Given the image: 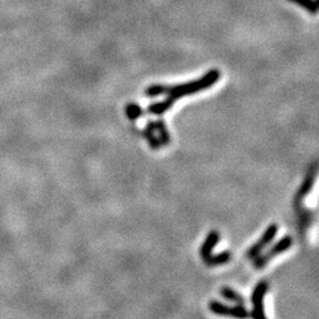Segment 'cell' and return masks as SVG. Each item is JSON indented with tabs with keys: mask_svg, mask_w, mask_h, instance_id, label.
Returning <instances> with one entry per match:
<instances>
[{
	"mask_svg": "<svg viewBox=\"0 0 319 319\" xmlns=\"http://www.w3.org/2000/svg\"><path fill=\"white\" fill-rule=\"evenodd\" d=\"M168 91H169V88L165 87V85H151V87L147 89L146 94L148 96H151V97H154V96L166 94V92H168Z\"/></svg>",
	"mask_w": 319,
	"mask_h": 319,
	"instance_id": "obj_13",
	"label": "cell"
},
{
	"mask_svg": "<svg viewBox=\"0 0 319 319\" xmlns=\"http://www.w3.org/2000/svg\"><path fill=\"white\" fill-rule=\"evenodd\" d=\"M220 295L224 297V298L231 300L233 303H236L238 305H245V299L243 296H240L238 292H235L234 290H232L231 287H221Z\"/></svg>",
	"mask_w": 319,
	"mask_h": 319,
	"instance_id": "obj_7",
	"label": "cell"
},
{
	"mask_svg": "<svg viewBox=\"0 0 319 319\" xmlns=\"http://www.w3.org/2000/svg\"><path fill=\"white\" fill-rule=\"evenodd\" d=\"M175 99L169 97L167 98L166 101L163 102H160V103H155V104H151L149 108H148V111L151 114H155V115H161L163 113H166L167 110L170 109V107L173 105V103Z\"/></svg>",
	"mask_w": 319,
	"mask_h": 319,
	"instance_id": "obj_8",
	"label": "cell"
},
{
	"mask_svg": "<svg viewBox=\"0 0 319 319\" xmlns=\"http://www.w3.org/2000/svg\"><path fill=\"white\" fill-rule=\"evenodd\" d=\"M219 77H220V72H219L218 70H212V71H209L207 75L203 76L202 78H200L199 81H194L191 82V83L179 85V87H174L172 89H169L168 92L170 94V97L177 99L182 97V96L195 94V92L202 91L203 89L212 87L213 84L217 83Z\"/></svg>",
	"mask_w": 319,
	"mask_h": 319,
	"instance_id": "obj_1",
	"label": "cell"
},
{
	"mask_svg": "<svg viewBox=\"0 0 319 319\" xmlns=\"http://www.w3.org/2000/svg\"><path fill=\"white\" fill-rule=\"evenodd\" d=\"M219 240H220V234H219V232L212 231L208 234V236H207L206 240L203 241L201 250H200V254H201V258L203 259V261L212 255L213 248L217 246Z\"/></svg>",
	"mask_w": 319,
	"mask_h": 319,
	"instance_id": "obj_6",
	"label": "cell"
},
{
	"mask_svg": "<svg viewBox=\"0 0 319 319\" xmlns=\"http://www.w3.org/2000/svg\"><path fill=\"white\" fill-rule=\"evenodd\" d=\"M278 233V225L276 224H272L270 225L269 227L266 228V231L264 234H262V236L260 239H259V241L255 245H253L250 250H248L247 252V257L250 259H254L257 258L259 254L261 253L262 251H264V248L269 245L271 241H272L274 238H276Z\"/></svg>",
	"mask_w": 319,
	"mask_h": 319,
	"instance_id": "obj_5",
	"label": "cell"
},
{
	"mask_svg": "<svg viewBox=\"0 0 319 319\" xmlns=\"http://www.w3.org/2000/svg\"><path fill=\"white\" fill-rule=\"evenodd\" d=\"M155 127H156V130L160 134V139H158L160 142H161L162 144H165V146L169 144L170 143V135H169L168 130H167L165 122L157 121L156 123H155Z\"/></svg>",
	"mask_w": 319,
	"mask_h": 319,
	"instance_id": "obj_11",
	"label": "cell"
},
{
	"mask_svg": "<svg viewBox=\"0 0 319 319\" xmlns=\"http://www.w3.org/2000/svg\"><path fill=\"white\" fill-rule=\"evenodd\" d=\"M267 291H269V284L266 281H261L255 286L251 297V302L253 304V311L251 313L252 319H266L264 311V297Z\"/></svg>",
	"mask_w": 319,
	"mask_h": 319,
	"instance_id": "obj_4",
	"label": "cell"
},
{
	"mask_svg": "<svg viewBox=\"0 0 319 319\" xmlns=\"http://www.w3.org/2000/svg\"><path fill=\"white\" fill-rule=\"evenodd\" d=\"M125 113H127V116L130 118V120H136V118H139L141 115H142V110H141V108L139 105L131 103V104L127 105Z\"/></svg>",
	"mask_w": 319,
	"mask_h": 319,
	"instance_id": "obj_14",
	"label": "cell"
},
{
	"mask_svg": "<svg viewBox=\"0 0 319 319\" xmlns=\"http://www.w3.org/2000/svg\"><path fill=\"white\" fill-rule=\"evenodd\" d=\"M154 130H156L155 123H151V122H149V123L147 124V129H146V131H144V136L147 137L148 142H149L150 147L153 148V149H158L160 140H158V137L154 135Z\"/></svg>",
	"mask_w": 319,
	"mask_h": 319,
	"instance_id": "obj_10",
	"label": "cell"
},
{
	"mask_svg": "<svg viewBox=\"0 0 319 319\" xmlns=\"http://www.w3.org/2000/svg\"><path fill=\"white\" fill-rule=\"evenodd\" d=\"M231 260V253L229 252H222L217 255H210L209 258H207L205 262L208 266H219L222 264H226Z\"/></svg>",
	"mask_w": 319,
	"mask_h": 319,
	"instance_id": "obj_9",
	"label": "cell"
},
{
	"mask_svg": "<svg viewBox=\"0 0 319 319\" xmlns=\"http://www.w3.org/2000/svg\"><path fill=\"white\" fill-rule=\"evenodd\" d=\"M292 244H293V239L290 235L284 236V238H281L279 241H278V243L274 245L271 250L267 251L265 254H262L261 257H259L257 260L254 261V266L257 267V269H261V267L266 266L274 257H277V255H279L283 253V252L288 250V248L292 246Z\"/></svg>",
	"mask_w": 319,
	"mask_h": 319,
	"instance_id": "obj_3",
	"label": "cell"
},
{
	"mask_svg": "<svg viewBox=\"0 0 319 319\" xmlns=\"http://www.w3.org/2000/svg\"><path fill=\"white\" fill-rule=\"evenodd\" d=\"M291 2L298 4L299 6L304 7V9L307 10L311 13H317L318 11L316 0H291Z\"/></svg>",
	"mask_w": 319,
	"mask_h": 319,
	"instance_id": "obj_12",
	"label": "cell"
},
{
	"mask_svg": "<svg viewBox=\"0 0 319 319\" xmlns=\"http://www.w3.org/2000/svg\"><path fill=\"white\" fill-rule=\"evenodd\" d=\"M209 310L212 311L214 314H218V316L231 317L235 319L251 318V313L248 312L243 305L228 306L220 302H217V300H212V302L209 303Z\"/></svg>",
	"mask_w": 319,
	"mask_h": 319,
	"instance_id": "obj_2",
	"label": "cell"
}]
</instances>
